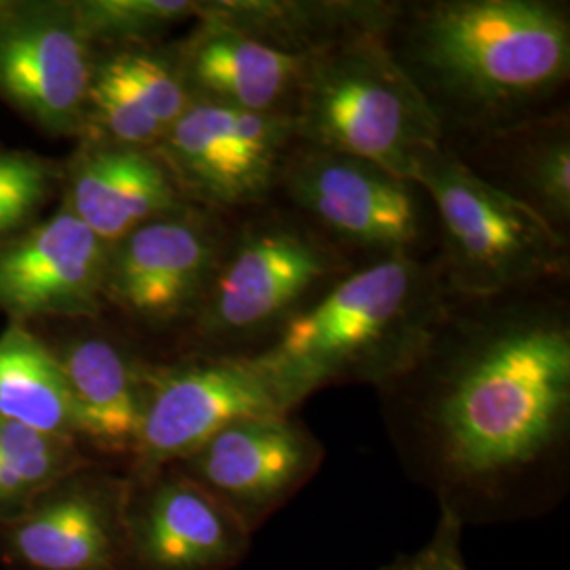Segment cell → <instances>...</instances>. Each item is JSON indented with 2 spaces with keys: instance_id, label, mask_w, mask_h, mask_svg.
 Here are the masks:
<instances>
[{
  "instance_id": "1",
  "label": "cell",
  "mask_w": 570,
  "mask_h": 570,
  "mask_svg": "<svg viewBox=\"0 0 570 570\" xmlns=\"http://www.w3.org/2000/svg\"><path fill=\"white\" fill-rule=\"evenodd\" d=\"M376 389L407 478L465 529L543 518L570 484V306L556 287L450 296Z\"/></svg>"
},
{
  "instance_id": "2",
  "label": "cell",
  "mask_w": 570,
  "mask_h": 570,
  "mask_svg": "<svg viewBox=\"0 0 570 570\" xmlns=\"http://www.w3.org/2000/svg\"><path fill=\"white\" fill-rule=\"evenodd\" d=\"M387 45L442 129L469 142L560 108L570 79L567 2H400Z\"/></svg>"
},
{
  "instance_id": "3",
  "label": "cell",
  "mask_w": 570,
  "mask_h": 570,
  "mask_svg": "<svg viewBox=\"0 0 570 570\" xmlns=\"http://www.w3.org/2000/svg\"><path fill=\"white\" fill-rule=\"evenodd\" d=\"M450 296L435 258H376L330 285L254 355L294 407L332 385L379 387L421 353Z\"/></svg>"
},
{
  "instance_id": "4",
  "label": "cell",
  "mask_w": 570,
  "mask_h": 570,
  "mask_svg": "<svg viewBox=\"0 0 570 570\" xmlns=\"http://www.w3.org/2000/svg\"><path fill=\"white\" fill-rule=\"evenodd\" d=\"M289 117L296 142L364 159L406 180L444 144L423 96L393 58L387 32L306 58Z\"/></svg>"
},
{
  "instance_id": "5",
  "label": "cell",
  "mask_w": 570,
  "mask_h": 570,
  "mask_svg": "<svg viewBox=\"0 0 570 570\" xmlns=\"http://www.w3.org/2000/svg\"><path fill=\"white\" fill-rule=\"evenodd\" d=\"M414 183L428 195L452 296L490 298L556 287L569 277V237L473 174L444 144L425 155Z\"/></svg>"
},
{
  "instance_id": "6",
  "label": "cell",
  "mask_w": 570,
  "mask_h": 570,
  "mask_svg": "<svg viewBox=\"0 0 570 570\" xmlns=\"http://www.w3.org/2000/svg\"><path fill=\"white\" fill-rule=\"evenodd\" d=\"M230 228L220 265L193 320L199 353H256L289 317L351 268L345 252L292 212L252 209Z\"/></svg>"
},
{
  "instance_id": "7",
  "label": "cell",
  "mask_w": 570,
  "mask_h": 570,
  "mask_svg": "<svg viewBox=\"0 0 570 570\" xmlns=\"http://www.w3.org/2000/svg\"><path fill=\"white\" fill-rule=\"evenodd\" d=\"M277 193L341 252L357 249L372 261L428 258L435 225L428 195L379 165L296 142L285 157Z\"/></svg>"
},
{
  "instance_id": "8",
  "label": "cell",
  "mask_w": 570,
  "mask_h": 570,
  "mask_svg": "<svg viewBox=\"0 0 570 570\" xmlns=\"http://www.w3.org/2000/svg\"><path fill=\"white\" fill-rule=\"evenodd\" d=\"M294 410L254 353H195L150 364L142 431L127 473L148 475L176 465L233 423Z\"/></svg>"
},
{
  "instance_id": "9",
  "label": "cell",
  "mask_w": 570,
  "mask_h": 570,
  "mask_svg": "<svg viewBox=\"0 0 570 570\" xmlns=\"http://www.w3.org/2000/svg\"><path fill=\"white\" fill-rule=\"evenodd\" d=\"M294 144L289 115L193 100L155 153L188 204L223 216L271 202Z\"/></svg>"
},
{
  "instance_id": "10",
  "label": "cell",
  "mask_w": 570,
  "mask_h": 570,
  "mask_svg": "<svg viewBox=\"0 0 570 570\" xmlns=\"http://www.w3.org/2000/svg\"><path fill=\"white\" fill-rule=\"evenodd\" d=\"M230 228L197 205L136 228L112 245L104 303L150 327L197 317Z\"/></svg>"
},
{
  "instance_id": "11",
  "label": "cell",
  "mask_w": 570,
  "mask_h": 570,
  "mask_svg": "<svg viewBox=\"0 0 570 570\" xmlns=\"http://www.w3.org/2000/svg\"><path fill=\"white\" fill-rule=\"evenodd\" d=\"M129 475L87 463L0 524L11 570H131Z\"/></svg>"
},
{
  "instance_id": "12",
  "label": "cell",
  "mask_w": 570,
  "mask_h": 570,
  "mask_svg": "<svg viewBox=\"0 0 570 570\" xmlns=\"http://www.w3.org/2000/svg\"><path fill=\"white\" fill-rule=\"evenodd\" d=\"M326 446L294 412L244 419L176 463L252 534L317 475Z\"/></svg>"
},
{
  "instance_id": "13",
  "label": "cell",
  "mask_w": 570,
  "mask_h": 570,
  "mask_svg": "<svg viewBox=\"0 0 570 570\" xmlns=\"http://www.w3.org/2000/svg\"><path fill=\"white\" fill-rule=\"evenodd\" d=\"M96 60L72 2H13L0 20V98L49 134H82Z\"/></svg>"
},
{
  "instance_id": "14",
  "label": "cell",
  "mask_w": 570,
  "mask_h": 570,
  "mask_svg": "<svg viewBox=\"0 0 570 570\" xmlns=\"http://www.w3.org/2000/svg\"><path fill=\"white\" fill-rule=\"evenodd\" d=\"M127 539L131 570H233L254 534L183 469L167 465L129 475Z\"/></svg>"
},
{
  "instance_id": "15",
  "label": "cell",
  "mask_w": 570,
  "mask_h": 570,
  "mask_svg": "<svg viewBox=\"0 0 570 570\" xmlns=\"http://www.w3.org/2000/svg\"><path fill=\"white\" fill-rule=\"evenodd\" d=\"M110 249L61 204L53 216L0 244V311L16 324L100 315Z\"/></svg>"
},
{
  "instance_id": "16",
  "label": "cell",
  "mask_w": 570,
  "mask_h": 570,
  "mask_svg": "<svg viewBox=\"0 0 570 570\" xmlns=\"http://www.w3.org/2000/svg\"><path fill=\"white\" fill-rule=\"evenodd\" d=\"M63 205L108 245L193 207L155 150L87 140L70 165Z\"/></svg>"
},
{
  "instance_id": "17",
  "label": "cell",
  "mask_w": 570,
  "mask_h": 570,
  "mask_svg": "<svg viewBox=\"0 0 570 570\" xmlns=\"http://www.w3.org/2000/svg\"><path fill=\"white\" fill-rule=\"evenodd\" d=\"M56 355L70 391L82 449L127 459L129 465L148 404L150 362L98 334L77 336L56 348Z\"/></svg>"
},
{
  "instance_id": "18",
  "label": "cell",
  "mask_w": 570,
  "mask_h": 570,
  "mask_svg": "<svg viewBox=\"0 0 570 570\" xmlns=\"http://www.w3.org/2000/svg\"><path fill=\"white\" fill-rule=\"evenodd\" d=\"M178 60L193 100L265 115L292 112L306 63V58L275 51L202 9Z\"/></svg>"
},
{
  "instance_id": "19",
  "label": "cell",
  "mask_w": 570,
  "mask_h": 570,
  "mask_svg": "<svg viewBox=\"0 0 570 570\" xmlns=\"http://www.w3.org/2000/svg\"><path fill=\"white\" fill-rule=\"evenodd\" d=\"M473 174L569 237L570 119L567 110L469 142L444 144Z\"/></svg>"
},
{
  "instance_id": "20",
  "label": "cell",
  "mask_w": 570,
  "mask_h": 570,
  "mask_svg": "<svg viewBox=\"0 0 570 570\" xmlns=\"http://www.w3.org/2000/svg\"><path fill=\"white\" fill-rule=\"evenodd\" d=\"M397 7L381 0H209L202 13L285 56L313 58L366 35H385Z\"/></svg>"
},
{
  "instance_id": "21",
  "label": "cell",
  "mask_w": 570,
  "mask_h": 570,
  "mask_svg": "<svg viewBox=\"0 0 570 570\" xmlns=\"http://www.w3.org/2000/svg\"><path fill=\"white\" fill-rule=\"evenodd\" d=\"M0 416L79 442L75 407L56 351L16 322L0 334Z\"/></svg>"
},
{
  "instance_id": "22",
  "label": "cell",
  "mask_w": 570,
  "mask_h": 570,
  "mask_svg": "<svg viewBox=\"0 0 570 570\" xmlns=\"http://www.w3.org/2000/svg\"><path fill=\"white\" fill-rule=\"evenodd\" d=\"M91 463L77 440L0 416V524L20 515L61 478Z\"/></svg>"
},
{
  "instance_id": "23",
  "label": "cell",
  "mask_w": 570,
  "mask_h": 570,
  "mask_svg": "<svg viewBox=\"0 0 570 570\" xmlns=\"http://www.w3.org/2000/svg\"><path fill=\"white\" fill-rule=\"evenodd\" d=\"M94 81L115 91L125 102L169 131L193 104L176 53L157 51L150 45L121 47L98 53Z\"/></svg>"
},
{
  "instance_id": "24",
  "label": "cell",
  "mask_w": 570,
  "mask_h": 570,
  "mask_svg": "<svg viewBox=\"0 0 570 570\" xmlns=\"http://www.w3.org/2000/svg\"><path fill=\"white\" fill-rule=\"evenodd\" d=\"M75 16L91 45L108 49L144 47L178 23L199 18L195 0H81Z\"/></svg>"
},
{
  "instance_id": "25",
  "label": "cell",
  "mask_w": 570,
  "mask_h": 570,
  "mask_svg": "<svg viewBox=\"0 0 570 570\" xmlns=\"http://www.w3.org/2000/svg\"><path fill=\"white\" fill-rule=\"evenodd\" d=\"M60 183L53 161L28 150L0 148V244L37 225Z\"/></svg>"
},
{
  "instance_id": "26",
  "label": "cell",
  "mask_w": 570,
  "mask_h": 570,
  "mask_svg": "<svg viewBox=\"0 0 570 570\" xmlns=\"http://www.w3.org/2000/svg\"><path fill=\"white\" fill-rule=\"evenodd\" d=\"M465 527L440 510L435 529L419 550L395 556L379 570H471L463 551Z\"/></svg>"
},
{
  "instance_id": "27",
  "label": "cell",
  "mask_w": 570,
  "mask_h": 570,
  "mask_svg": "<svg viewBox=\"0 0 570 570\" xmlns=\"http://www.w3.org/2000/svg\"><path fill=\"white\" fill-rule=\"evenodd\" d=\"M11 4H13V2H4V0H0V20L7 16V11L11 9Z\"/></svg>"
}]
</instances>
